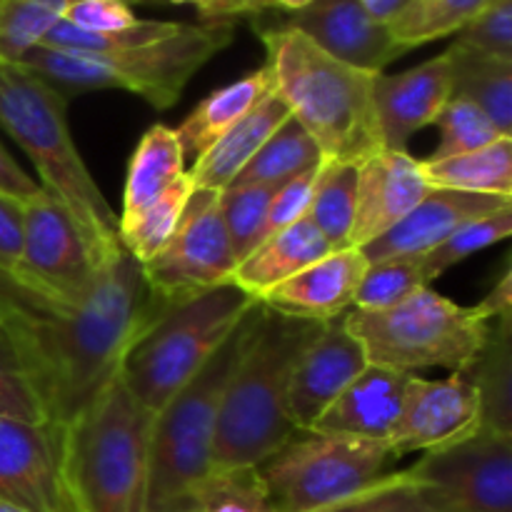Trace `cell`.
<instances>
[{
  "mask_svg": "<svg viewBox=\"0 0 512 512\" xmlns=\"http://www.w3.org/2000/svg\"><path fill=\"white\" fill-rule=\"evenodd\" d=\"M138 260L120 250L78 300H58L0 270V333L50 425H68L118 375L140 330L160 313Z\"/></svg>",
  "mask_w": 512,
  "mask_h": 512,
  "instance_id": "cell-1",
  "label": "cell"
},
{
  "mask_svg": "<svg viewBox=\"0 0 512 512\" xmlns=\"http://www.w3.org/2000/svg\"><path fill=\"white\" fill-rule=\"evenodd\" d=\"M68 98L25 65L0 60V128L33 160L38 185L68 210L93 258L103 265L123 250L118 215L75 145Z\"/></svg>",
  "mask_w": 512,
  "mask_h": 512,
  "instance_id": "cell-2",
  "label": "cell"
},
{
  "mask_svg": "<svg viewBox=\"0 0 512 512\" xmlns=\"http://www.w3.org/2000/svg\"><path fill=\"white\" fill-rule=\"evenodd\" d=\"M275 93L318 143L323 160L360 165L383 148L373 110L378 73L333 58L285 23L258 25Z\"/></svg>",
  "mask_w": 512,
  "mask_h": 512,
  "instance_id": "cell-3",
  "label": "cell"
},
{
  "mask_svg": "<svg viewBox=\"0 0 512 512\" xmlns=\"http://www.w3.org/2000/svg\"><path fill=\"white\" fill-rule=\"evenodd\" d=\"M323 328L325 323L290 318L263 305L238 368L225 385L213 470L258 468L298 433L288 415L290 378Z\"/></svg>",
  "mask_w": 512,
  "mask_h": 512,
  "instance_id": "cell-4",
  "label": "cell"
},
{
  "mask_svg": "<svg viewBox=\"0 0 512 512\" xmlns=\"http://www.w3.org/2000/svg\"><path fill=\"white\" fill-rule=\"evenodd\" d=\"M153 415L115 375L60 428V463L75 512H148Z\"/></svg>",
  "mask_w": 512,
  "mask_h": 512,
  "instance_id": "cell-5",
  "label": "cell"
},
{
  "mask_svg": "<svg viewBox=\"0 0 512 512\" xmlns=\"http://www.w3.org/2000/svg\"><path fill=\"white\" fill-rule=\"evenodd\" d=\"M235 40V20L180 23L168 38L90 55L35 45L18 60L65 95L85 90H128L155 110H168L183 95L185 85L205 63Z\"/></svg>",
  "mask_w": 512,
  "mask_h": 512,
  "instance_id": "cell-6",
  "label": "cell"
},
{
  "mask_svg": "<svg viewBox=\"0 0 512 512\" xmlns=\"http://www.w3.org/2000/svg\"><path fill=\"white\" fill-rule=\"evenodd\" d=\"M263 305L243 315L213 358L158 413L150 430L148 512H188V498L213 473V443L225 385L258 325Z\"/></svg>",
  "mask_w": 512,
  "mask_h": 512,
  "instance_id": "cell-7",
  "label": "cell"
},
{
  "mask_svg": "<svg viewBox=\"0 0 512 512\" xmlns=\"http://www.w3.org/2000/svg\"><path fill=\"white\" fill-rule=\"evenodd\" d=\"M255 303L253 295L235 283H225L168 305L125 350L120 380L143 408L158 413L200 373Z\"/></svg>",
  "mask_w": 512,
  "mask_h": 512,
  "instance_id": "cell-8",
  "label": "cell"
},
{
  "mask_svg": "<svg viewBox=\"0 0 512 512\" xmlns=\"http://www.w3.org/2000/svg\"><path fill=\"white\" fill-rule=\"evenodd\" d=\"M343 320L370 365L408 375L428 368L465 373L490 333V320L475 305L453 303L433 285L388 310L350 308Z\"/></svg>",
  "mask_w": 512,
  "mask_h": 512,
  "instance_id": "cell-9",
  "label": "cell"
},
{
  "mask_svg": "<svg viewBox=\"0 0 512 512\" xmlns=\"http://www.w3.org/2000/svg\"><path fill=\"white\" fill-rule=\"evenodd\" d=\"M390 460L388 443L298 430L258 475L275 512H313L383 478Z\"/></svg>",
  "mask_w": 512,
  "mask_h": 512,
  "instance_id": "cell-10",
  "label": "cell"
},
{
  "mask_svg": "<svg viewBox=\"0 0 512 512\" xmlns=\"http://www.w3.org/2000/svg\"><path fill=\"white\" fill-rule=\"evenodd\" d=\"M235 255L220 218L218 190H193L173 238L143 268L145 285L160 308L230 283Z\"/></svg>",
  "mask_w": 512,
  "mask_h": 512,
  "instance_id": "cell-11",
  "label": "cell"
},
{
  "mask_svg": "<svg viewBox=\"0 0 512 512\" xmlns=\"http://www.w3.org/2000/svg\"><path fill=\"white\" fill-rule=\"evenodd\" d=\"M435 512H512V438L480 428L468 440L428 450L413 468Z\"/></svg>",
  "mask_w": 512,
  "mask_h": 512,
  "instance_id": "cell-12",
  "label": "cell"
},
{
  "mask_svg": "<svg viewBox=\"0 0 512 512\" xmlns=\"http://www.w3.org/2000/svg\"><path fill=\"white\" fill-rule=\"evenodd\" d=\"M105 265V263H103ZM103 265L68 210L43 188L23 203V250L10 273L58 300H78L93 288Z\"/></svg>",
  "mask_w": 512,
  "mask_h": 512,
  "instance_id": "cell-13",
  "label": "cell"
},
{
  "mask_svg": "<svg viewBox=\"0 0 512 512\" xmlns=\"http://www.w3.org/2000/svg\"><path fill=\"white\" fill-rule=\"evenodd\" d=\"M483 428L478 390L463 373L443 380L410 375L403 408L388 445L395 458L448 448Z\"/></svg>",
  "mask_w": 512,
  "mask_h": 512,
  "instance_id": "cell-14",
  "label": "cell"
},
{
  "mask_svg": "<svg viewBox=\"0 0 512 512\" xmlns=\"http://www.w3.org/2000/svg\"><path fill=\"white\" fill-rule=\"evenodd\" d=\"M0 500L25 512H75L60 463V428L0 418Z\"/></svg>",
  "mask_w": 512,
  "mask_h": 512,
  "instance_id": "cell-15",
  "label": "cell"
},
{
  "mask_svg": "<svg viewBox=\"0 0 512 512\" xmlns=\"http://www.w3.org/2000/svg\"><path fill=\"white\" fill-rule=\"evenodd\" d=\"M453 98V68L440 53L403 73H378L373 80V110L380 143L388 150H408L410 138L435 123Z\"/></svg>",
  "mask_w": 512,
  "mask_h": 512,
  "instance_id": "cell-16",
  "label": "cell"
},
{
  "mask_svg": "<svg viewBox=\"0 0 512 512\" xmlns=\"http://www.w3.org/2000/svg\"><path fill=\"white\" fill-rule=\"evenodd\" d=\"M428 193L423 165L408 150H375L358 165V205L350 245L360 250L378 240Z\"/></svg>",
  "mask_w": 512,
  "mask_h": 512,
  "instance_id": "cell-17",
  "label": "cell"
},
{
  "mask_svg": "<svg viewBox=\"0 0 512 512\" xmlns=\"http://www.w3.org/2000/svg\"><path fill=\"white\" fill-rule=\"evenodd\" d=\"M368 365L363 348L345 328L343 315L320 330L293 370L288 390V415L298 430H310L333 400Z\"/></svg>",
  "mask_w": 512,
  "mask_h": 512,
  "instance_id": "cell-18",
  "label": "cell"
},
{
  "mask_svg": "<svg viewBox=\"0 0 512 512\" xmlns=\"http://www.w3.org/2000/svg\"><path fill=\"white\" fill-rule=\"evenodd\" d=\"M285 25L300 30L333 58L368 73H383L385 65L405 53L388 25L378 23L360 0H313Z\"/></svg>",
  "mask_w": 512,
  "mask_h": 512,
  "instance_id": "cell-19",
  "label": "cell"
},
{
  "mask_svg": "<svg viewBox=\"0 0 512 512\" xmlns=\"http://www.w3.org/2000/svg\"><path fill=\"white\" fill-rule=\"evenodd\" d=\"M505 205H512V200L430 188V193L398 225L360 248V253L368 263L390 258H423L440 243H445L450 235L458 233L463 225L485 218Z\"/></svg>",
  "mask_w": 512,
  "mask_h": 512,
  "instance_id": "cell-20",
  "label": "cell"
},
{
  "mask_svg": "<svg viewBox=\"0 0 512 512\" xmlns=\"http://www.w3.org/2000/svg\"><path fill=\"white\" fill-rule=\"evenodd\" d=\"M365 268H368V260L358 248L333 250L295 273L293 278L283 280L260 295L258 303L290 318L330 323L355 305V293H358Z\"/></svg>",
  "mask_w": 512,
  "mask_h": 512,
  "instance_id": "cell-21",
  "label": "cell"
},
{
  "mask_svg": "<svg viewBox=\"0 0 512 512\" xmlns=\"http://www.w3.org/2000/svg\"><path fill=\"white\" fill-rule=\"evenodd\" d=\"M408 380V373L368 363L310 430L388 443L403 408Z\"/></svg>",
  "mask_w": 512,
  "mask_h": 512,
  "instance_id": "cell-22",
  "label": "cell"
},
{
  "mask_svg": "<svg viewBox=\"0 0 512 512\" xmlns=\"http://www.w3.org/2000/svg\"><path fill=\"white\" fill-rule=\"evenodd\" d=\"M290 118V108L278 93H270L255 105L240 123H235L220 140H215L200 158H195L190 180L198 190H225L240 170L258 155L265 140Z\"/></svg>",
  "mask_w": 512,
  "mask_h": 512,
  "instance_id": "cell-23",
  "label": "cell"
},
{
  "mask_svg": "<svg viewBox=\"0 0 512 512\" xmlns=\"http://www.w3.org/2000/svg\"><path fill=\"white\" fill-rule=\"evenodd\" d=\"M330 253H333V245L308 220H298L290 228L270 235L243 263L235 265L230 283H235L240 290L258 300L270 288L293 278L295 273Z\"/></svg>",
  "mask_w": 512,
  "mask_h": 512,
  "instance_id": "cell-24",
  "label": "cell"
},
{
  "mask_svg": "<svg viewBox=\"0 0 512 512\" xmlns=\"http://www.w3.org/2000/svg\"><path fill=\"white\" fill-rule=\"evenodd\" d=\"M273 90L275 85L268 65H260L258 70L243 75L235 83L213 90L208 98H203L190 110L180 128H175L183 153L200 158L215 140L223 138L235 123H240Z\"/></svg>",
  "mask_w": 512,
  "mask_h": 512,
  "instance_id": "cell-25",
  "label": "cell"
},
{
  "mask_svg": "<svg viewBox=\"0 0 512 512\" xmlns=\"http://www.w3.org/2000/svg\"><path fill=\"white\" fill-rule=\"evenodd\" d=\"M185 173V153L178 133L168 125H153L143 133L128 163L123 188V213L118 225L143 213Z\"/></svg>",
  "mask_w": 512,
  "mask_h": 512,
  "instance_id": "cell-26",
  "label": "cell"
},
{
  "mask_svg": "<svg viewBox=\"0 0 512 512\" xmlns=\"http://www.w3.org/2000/svg\"><path fill=\"white\" fill-rule=\"evenodd\" d=\"M463 375L478 390L483 428L512 438V315L490 325L483 350Z\"/></svg>",
  "mask_w": 512,
  "mask_h": 512,
  "instance_id": "cell-27",
  "label": "cell"
},
{
  "mask_svg": "<svg viewBox=\"0 0 512 512\" xmlns=\"http://www.w3.org/2000/svg\"><path fill=\"white\" fill-rule=\"evenodd\" d=\"M445 53L453 68V98L470 100L500 133L512 135V63L458 43Z\"/></svg>",
  "mask_w": 512,
  "mask_h": 512,
  "instance_id": "cell-28",
  "label": "cell"
},
{
  "mask_svg": "<svg viewBox=\"0 0 512 512\" xmlns=\"http://www.w3.org/2000/svg\"><path fill=\"white\" fill-rule=\"evenodd\" d=\"M430 188L512 200V135L443 160H420Z\"/></svg>",
  "mask_w": 512,
  "mask_h": 512,
  "instance_id": "cell-29",
  "label": "cell"
},
{
  "mask_svg": "<svg viewBox=\"0 0 512 512\" xmlns=\"http://www.w3.org/2000/svg\"><path fill=\"white\" fill-rule=\"evenodd\" d=\"M355 205H358V165L323 160L305 220L333 245V250L353 248L350 230H353Z\"/></svg>",
  "mask_w": 512,
  "mask_h": 512,
  "instance_id": "cell-30",
  "label": "cell"
},
{
  "mask_svg": "<svg viewBox=\"0 0 512 512\" xmlns=\"http://www.w3.org/2000/svg\"><path fill=\"white\" fill-rule=\"evenodd\" d=\"M323 163L318 143L290 115L230 185H283Z\"/></svg>",
  "mask_w": 512,
  "mask_h": 512,
  "instance_id": "cell-31",
  "label": "cell"
},
{
  "mask_svg": "<svg viewBox=\"0 0 512 512\" xmlns=\"http://www.w3.org/2000/svg\"><path fill=\"white\" fill-rule=\"evenodd\" d=\"M193 190V180H190L188 173H183L163 195H160V198H155L143 213H138L133 220H128V223L118 225L120 243H123V248L128 250L140 265L153 260L155 255L168 245V240L173 238Z\"/></svg>",
  "mask_w": 512,
  "mask_h": 512,
  "instance_id": "cell-32",
  "label": "cell"
},
{
  "mask_svg": "<svg viewBox=\"0 0 512 512\" xmlns=\"http://www.w3.org/2000/svg\"><path fill=\"white\" fill-rule=\"evenodd\" d=\"M75 0H0V60L18 63L65 18ZM128 5H168V0H125Z\"/></svg>",
  "mask_w": 512,
  "mask_h": 512,
  "instance_id": "cell-33",
  "label": "cell"
},
{
  "mask_svg": "<svg viewBox=\"0 0 512 512\" xmlns=\"http://www.w3.org/2000/svg\"><path fill=\"white\" fill-rule=\"evenodd\" d=\"M490 0H410L388 23L395 43L408 53L433 40L455 35L470 23Z\"/></svg>",
  "mask_w": 512,
  "mask_h": 512,
  "instance_id": "cell-34",
  "label": "cell"
},
{
  "mask_svg": "<svg viewBox=\"0 0 512 512\" xmlns=\"http://www.w3.org/2000/svg\"><path fill=\"white\" fill-rule=\"evenodd\" d=\"M280 185H228L220 190V218L228 230L235 263H243L265 240L268 210Z\"/></svg>",
  "mask_w": 512,
  "mask_h": 512,
  "instance_id": "cell-35",
  "label": "cell"
},
{
  "mask_svg": "<svg viewBox=\"0 0 512 512\" xmlns=\"http://www.w3.org/2000/svg\"><path fill=\"white\" fill-rule=\"evenodd\" d=\"M188 512H275L258 468L213 470L190 493Z\"/></svg>",
  "mask_w": 512,
  "mask_h": 512,
  "instance_id": "cell-36",
  "label": "cell"
},
{
  "mask_svg": "<svg viewBox=\"0 0 512 512\" xmlns=\"http://www.w3.org/2000/svg\"><path fill=\"white\" fill-rule=\"evenodd\" d=\"M180 28V23L173 20H145L140 18L133 28L120 30V33H88V30H80L75 25H70L68 20H60L53 28L45 33V38L40 40V45L55 50H68V53H90V55H105V53H118V50L138 48V45L153 43V40L168 38L175 30Z\"/></svg>",
  "mask_w": 512,
  "mask_h": 512,
  "instance_id": "cell-37",
  "label": "cell"
},
{
  "mask_svg": "<svg viewBox=\"0 0 512 512\" xmlns=\"http://www.w3.org/2000/svg\"><path fill=\"white\" fill-rule=\"evenodd\" d=\"M428 285L423 258L375 260L365 268L353 308L388 310L410 298L415 290L428 288Z\"/></svg>",
  "mask_w": 512,
  "mask_h": 512,
  "instance_id": "cell-38",
  "label": "cell"
},
{
  "mask_svg": "<svg viewBox=\"0 0 512 512\" xmlns=\"http://www.w3.org/2000/svg\"><path fill=\"white\" fill-rule=\"evenodd\" d=\"M510 233H512V205H505V208L495 210V213L485 215V218L463 225V228H460L458 233L450 235L445 243H440L438 248H433L428 255H423L428 283L433 285V280H438L440 275L448 273L450 268L463 263V260L470 258V255L480 253V250L490 248V245H498L503 243V240H508Z\"/></svg>",
  "mask_w": 512,
  "mask_h": 512,
  "instance_id": "cell-39",
  "label": "cell"
},
{
  "mask_svg": "<svg viewBox=\"0 0 512 512\" xmlns=\"http://www.w3.org/2000/svg\"><path fill=\"white\" fill-rule=\"evenodd\" d=\"M313 512H435L423 483L403 473H385L368 488Z\"/></svg>",
  "mask_w": 512,
  "mask_h": 512,
  "instance_id": "cell-40",
  "label": "cell"
},
{
  "mask_svg": "<svg viewBox=\"0 0 512 512\" xmlns=\"http://www.w3.org/2000/svg\"><path fill=\"white\" fill-rule=\"evenodd\" d=\"M433 125H438L440 130V143L425 160L453 158V155L470 153V150L485 148V145L495 143L498 138H505L490 123L483 110L475 108L470 100L463 98H450Z\"/></svg>",
  "mask_w": 512,
  "mask_h": 512,
  "instance_id": "cell-41",
  "label": "cell"
},
{
  "mask_svg": "<svg viewBox=\"0 0 512 512\" xmlns=\"http://www.w3.org/2000/svg\"><path fill=\"white\" fill-rule=\"evenodd\" d=\"M0 418L35 425L48 423L43 403L30 385L13 345L3 333H0Z\"/></svg>",
  "mask_w": 512,
  "mask_h": 512,
  "instance_id": "cell-42",
  "label": "cell"
},
{
  "mask_svg": "<svg viewBox=\"0 0 512 512\" xmlns=\"http://www.w3.org/2000/svg\"><path fill=\"white\" fill-rule=\"evenodd\" d=\"M455 43L512 63V0H490L455 33Z\"/></svg>",
  "mask_w": 512,
  "mask_h": 512,
  "instance_id": "cell-43",
  "label": "cell"
},
{
  "mask_svg": "<svg viewBox=\"0 0 512 512\" xmlns=\"http://www.w3.org/2000/svg\"><path fill=\"white\" fill-rule=\"evenodd\" d=\"M63 20L88 33H120L133 28L140 18L125 0H75Z\"/></svg>",
  "mask_w": 512,
  "mask_h": 512,
  "instance_id": "cell-44",
  "label": "cell"
},
{
  "mask_svg": "<svg viewBox=\"0 0 512 512\" xmlns=\"http://www.w3.org/2000/svg\"><path fill=\"white\" fill-rule=\"evenodd\" d=\"M318 170L320 165L308 170V173L298 175V178L288 180V183H283L275 190L273 203H270L268 210V225H265V240H268L270 235L280 233V230L290 228V225L298 223V220H305L315 178H318Z\"/></svg>",
  "mask_w": 512,
  "mask_h": 512,
  "instance_id": "cell-45",
  "label": "cell"
},
{
  "mask_svg": "<svg viewBox=\"0 0 512 512\" xmlns=\"http://www.w3.org/2000/svg\"><path fill=\"white\" fill-rule=\"evenodd\" d=\"M23 203L0 193V270H15L23 250Z\"/></svg>",
  "mask_w": 512,
  "mask_h": 512,
  "instance_id": "cell-46",
  "label": "cell"
},
{
  "mask_svg": "<svg viewBox=\"0 0 512 512\" xmlns=\"http://www.w3.org/2000/svg\"><path fill=\"white\" fill-rule=\"evenodd\" d=\"M40 190L38 180L30 178L23 168L18 165V160L5 150V145L0 143V193L10 195V198L28 200L33 198Z\"/></svg>",
  "mask_w": 512,
  "mask_h": 512,
  "instance_id": "cell-47",
  "label": "cell"
},
{
  "mask_svg": "<svg viewBox=\"0 0 512 512\" xmlns=\"http://www.w3.org/2000/svg\"><path fill=\"white\" fill-rule=\"evenodd\" d=\"M512 275H510V268H505L503 273H500L498 283L493 285V290H490L488 295H485L483 300H480L475 308L480 310V313L485 315L488 320H498V318H505V315H512Z\"/></svg>",
  "mask_w": 512,
  "mask_h": 512,
  "instance_id": "cell-48",
  "label": "cell"
},
{
  "mask_svg": "<svg viewBox=\"0 0 512 512\" xmlns=\"http://www.w3.org/2000/svg\"><path fill=\"white\" fill-rule=\"evenodd\" d=\"M275 8L273 0H220L213 20H235L240 15H260Z\"/></svg>",
  "mask_w": 512,
  "mask_h": 512,
  "instance_id": "cell-49",
  "label": "cell"
},
{
  "mask_svg": "<svg viewBox=\"0 0 512 512\" xmlns=\"http://www.w3.org/2000/svg\"><path fill=\"white\" fill-rule=\"evenodd\" d=\"M168 3L173 5H195L198 8V15H200V23H210V20L215 18V10H218L220 0H168Z\"/></svg>",
  "mask_w": 512,
  "mask_h": 512,
  "instance_id": "cell-50",
  "label": "cell"
},
{
  "mask_svg": "<svg viewBox=\"0 0 512 512\" xmlns=\"http://www.w3.org/2000/svg\"><path fill=\"white\" fill-rule=\"evenodd\" d=\"M310 3H313V0H273L275 8L285 10V13H288V15H293V13H298V10L308 8Z\"/></svg>",
  "mask_w": 512,
  "mask_h": 512,
  "instance_id": "cell-51",
  "label": "cell"
},
{
  "mask_svg": "<svg viewBox=\"0 0 512 512\" xmlns=\"http://www.w3.org/2000/svg\"><path fill=\"white\" fill-rule=\"evenodd\" d=\"M0 512H25V510H20V508H15V505H10V503H5V500H0Z\"/></svg>",
  "mask_w": 512,
  "mask_h": 512,
  "instance_id": "cell-52",
  "label": "cell"
}]
</instances>
